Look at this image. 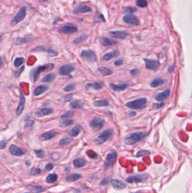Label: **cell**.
<instances>
[{
	"label": "cell",
	"mask_w": 192,
	"mask_h": 193,
	"mask_svg": "<svg viewBox=\"0 0 192 193\" xmlns=\"http://www.w3.org/2000/svg\"><path fill=\"white\" fill-rule=\"evenodd\" d=\"M54 68L53 63H48L42 66H39L32 68L30 73L31 80L33 82H36L38 80L40 74L43 71H49L52 70Z\"/></svg>",
	"instance_id": "1"
},
{
	"label": "cell",
	"mask_w": 192,
	"mask_h": 193,
	"mask_svg": "<svg viewBox=\"0 0 192 193\" xmlns=\"http://www.w3.org/2000/svg\"><path fill=\"white\" fill-rule=\"evenodd\" d=\"M147 135L146 132H137L131 133L126 135L124 137V141L126 144L128 145H132L139 141L143 140Z\"/></svg>",
	"instance_id": "2"
},
{
	"label": "cell",
	"mask_w": 192,
	"mask_h": 193,
	"mask_svg": "<svg viewBox=\"0 0 192 193\" xmlns=\"http://www.w3.org/2000/svg\"><path fill=\"white\" fill-rule=\"evenodd\" d=\"M148 99L146 98H140L127 102L126 106L132 109L142 110L146 107Z\"/></svg>",
	"instance_id": "3"
},
{
	"label": "cell",
	"mask_w": 192,
	"mask_h": 193,
	"mask_svg": "<svg viewBox=\"0 0 192 193\" xmlns=\"http://www.w3.org/2000/svg\"><path fill=\"white\" fill-rule=\"evenodd\" d=\"M113 134V131L112 129H108L104 132H103L100 135L97 137L96 139L94 140V142L96 145H100L106 141H107L109 139H110Z\"/></svg>",
	"instance_id": "4"
},
{
	"label": "cell",
	"mask_w": 192,
	"mask_h": 193,
	"mask_svg": "<svg viewBox=\"0 0 192 193\" xmlns=\"http://www.w3.org/2000/svg\"><path fill=\"white\" fill-rule=\"evenodd\" d=\"M105 123V121L104 119H102L100 117H95L92 120L90 121L89 124V126L92 128V129L95 131H99L100 129L103 128V127L104 126Z\"/></svg>",
	"instance_id": "5"
},
{
	"label": "cell",
	"mask_w": 192,
	"mask_h": 193,
	"mask_svg": "<svg viewBox=\"0 0 192 193\" xmlns=\"http://www.w3.org/2000/svg\"><path fill=\"white\" fill-rule=\"evenodd\" d=\"M81 57L83 60L90 63L96 61L97 57L95 53L91 50H84L81 53Z\"/></svg>",
	"instance_id": "6"
},
{
	"label": "cell",
	"mask_w": 192,
	"mask_h": 193,
	"mask_svg": "<svg viewBox=\"0 0 192 193\" xmlns=\"http://www.w3.org/2000/svg\"><path fill=\"white\" fill-rule=\"evenodd\" d=\"M26 16V7L21 8L11 21V26H14L22 21Z\"/></svg>",
	"instance_id": "7"
},
{
	"label": "cell",
	"mask_w": 192,
	"mask_h": 193,
	"mask_svg": "<svg viewBox=\"0 0 192 193\" xmlns=\"http://www.w3.org/2000/svg\"><path fill=\"white\" fill-rule=\"evenodd\" d=\"M148 178V176L146 174H141L134 176H131L126 178V181L128 183H134V182H140L146 181Z\"/></svg>",
	"instance_id": "8"
},
{
	"label": "cell",
	"mask_w": 192,
	"mask_h": 193,
	"mask_svg": "<svg viewBox=\"0 0 192 193\" xmlns=\"http://www.w3.org/2000/svg\"><path fill=\"white\" fill-rule=\"evenodd\" d=\"M32 52H45L50 57H56L58 55V53L55 52L50 48H47L45 46H37L32 50Z\"/></svg>",
	"instance_id": "9"
},
{
	"label": "cell",
	"mask_w": 192,
	"mask_h": 193,
	"mask_svg": "<svg viewBox=\"0 0 192 193\" xmlns=\"http://www.w3.org/2000/svg\"><path fill=\"white\" fill-rule=\"evenodd\" d=\"M117 155L115 152H112L108 154L104 162V167L105 170L112 166L113 164L115 163L117 159Z\"/></svg>",
	"instance_id": "10"
},
{
	"label": "cell",
	"mask_w": 192,
	"mask_h": 193,
	"mask_svg": "<svg viewBox=\"0 0 192 193\" xmlns=\"http://www.w3.org/2000/svg\"><path fill=\"white\" fill-rule=\"evenodd\" d=\"M19 90L20 93V99H19V104L18 105V107L16 110V114L17 115H20L23 112L25 104V98L23 94V92L20 89H19Z\"/></svg>",
	"instance_id": "11"
},
{
	"label": "cell",
	"mask_w": 192,
	"mask_h": 193,
	"mask_svg": "<svg viewBox=\"0 0 192 193\" xmlns=\"http://www.w3.org/2000/svg\"><path fill=\"white\" fill-rule=\"evenodd\" d=\"M123 21L124 22L132 26H138L140 24L138 18L134 15H125L123 16Z\"/></svg>",
	"instance_id": "12"
},
{
	"label": "cell",
	"mask_w": 192,
	"mask_h": 193,
	"mask_svg": "<svg viewBox=\"0 0 192 193\" xmlns=\"http://www.w3.org/2000/svg\"><path fill=\"white\" fill-rule=\"evenodd\" d=\"M8 151L10 153L14 156H22L25 154L24 150L18 147L15 145H11L8 148Z\"/></svg>",
	"instance_id": "13"
},
{
	"label": "cell",
	"mask_w": 192,
	"mask_h": 193,
	"mask_svg": "<svg viewBox=\"0 0 192 193\" xmlns=\"http://www.w3.org/2000/svg\"><path fill=\"white\" fill-rule=\"evenodd\" d=\"M144 60L146 63V67L148 70L155 71L159 68L160 63L158 61L146 58H144Z\"/></svg>",
	"instance_id": "14"
},
{
	"label": "cell",
	"mask_w": 192,
	"mask_h": 193,
	"mask_svg": "<svg viewBox=\"0 0 192 193\" xmlns=\"http://www.w3.org/2000/svg\"><path fill=\"white\" fill-rule=\"evenodd\" d=\"M53 112H54V110L53 109L49 107H45L35 111L34 116L36 118H42L45 116L51 115Z\"/></svg>",
	"instance_id": "15"
},
{
	"label": "cell",
	"mask_w": 192,
	"mask_h": 193,
	"mask_svg": "<svg viewBox=\"0 0 192 193\" xmlns=\"http://www.w3.org/2000/svg\"><path fill=\"white\" fill-rule=\"evenodd\" d=\"M58 31L60 33H64V34H72L78 31V28L74 26H69L66 25L60 28H59Z\"/></svg>",
	"instance_id": "16"
},
{
	"label": "cell",
	"mask_w": 192,
	"mask_h": 193,
	"mask_svg": "<svg viewBox=\"0 0 192 193\" xmlns=\"http://www.w3.org/2000/svg\"><path fill=\"white\" fill-rule=\"evenodd\" d=\"M75 70V67L70 65H65L59 68V74L63 76H68Z\"/></svg>",
	"instance_id": "17"
},
{
	"label": "cell",
	"mask_w": 192,
	"mask_h": 193,
	"mask_svg": "<svg viewBox=\"0 0 192 193\" xmlns=\"http://www.w3.org/2000/svg\"><path fill=\"white\" fill-rule=\"evenodd\" d=\"M169 94H170V90L169 89H166L162 92L157 93L154 96V99L157 101L162 102L168 98L169 96Z\"/></svg>",
	"instance_id": "18"
},
{
	"label": "cell",
	"mask_w": 192,
	"mask_h": 193,
	"mask_svg": "<svg viewBox=\"0 0 192 193\" xmlns=\"http://www.w3.org/2000/svg\"><path fill=\"white\" fill-rule=\"evenodd\" d=\"M109 35L111 37L121 39V40H124L127 36L129 35V33L125 31H111L109 32Z\"/></svg>",
	"instance_id": "19"
},
{
	"label": "cell",
	"mask_w": 192,
	"mask_h": 193,
	"mask_svg": "<svg viewBox=\"0 0 192 193\" xmlns=\"http://www.w3.org/2000/svg\"><path fill=\"white\" fill-rule=\"evenodd\" d=\"M50 88L49 86L47 85H40L34 90V95L35 96H39L45 93Z\"/></svg>",
	"instance_id": "20"
},
{
	"label": "cell",
	"mask_w": 192,
	"mask_h": 193,
	"mask_svg": "<svg viewBox=\"0 0 192 193\" xmlns=\"http://www.w3.org/2000/svg\"><path fill=\"white\" fill-rule=\"evenodd\" d=\"M110 184L116 190H122L126 187V185L122 181L118 180L112 179L110 180Z\"/></svg>",
	"instance_id": "21"
},
{
	"label": "cell",
	"mask_w": 192,
	"mask_h": 193,
	"mask_svg": "<svg viewBox=\"0 0 192 193\" xmlns=\"http://www.w3.org/2000/svg\"><path fill=\"white\" fill-rule=\"evenodd\" d=\"M58 133L56 132H47L42 134L39 137V140L41 141H47L53 138L56 136Z\"/></svg>",
	"instance_id": "22"
},
{
	"label": "cell",
	"mask_w": 192,
	"mask_h": 193,
	"mask_svg": "<svg viewBox=\"0 0 192 193\" xmlns=\"http://www.w3.org/2000/svg\"><path fill=\"white\" fill-rule=\"evenodd\" d=\"M104 87V84L100 82H95L92 83H87L85 88L86 89H92L95 90H99L102 89Z\"/></svg>",
	"instance_id": "23"
},
{
	"label": "cell",
	"mask_w": 192,
	"mask_h": 193,
	"mask_svg": "<svg viewBox=\"0 0 192 193\" xmlns=\"http://www.w3.org/2000/svg\"><path fill=\"white\" fill-rule=\"evenodd\" d=\"M109 88L115 92H122L127 89V85L126 84H110L109 85Z\"/></svg>",
	"instance_id": "24"
},
{
	"label": "cell",
	"mask_w": 192,
	"mask_h": 193,
	"mask_svg": "<svg viewBox=\"0 0 192 193\" xmlns=\"http://www.w3.org/2000/svg\"><path fill=\"white\" fill-rule=\"evenodd\" d=\"M100 44L104 46H114L117 44V43L115 41L111 40L107 37H101L100 39Z\"/></svg>",
	"instance_id": "25"
},
{
	"label": "cell",
	"mask_w": 192,
	"mask_h": 193,
	"mask_svg": "<svg viewBox=\"0 0 192 193\" xmlns=\"http://www.w3.org/2000/svg\"><path fill=\"white\" fill-rule=\"evenodd\" d=\"M27 188L32 192L33 193H41L45 192L46 189L42 186H39L33 185H29L27 186Z\"/></svg>",
	"instance_id": "26"
},
{
	"label": "cell",
	"mask_w": 192,
	"mask_h": 193,
	"mask_svg": "<svg viewBox=\"0 0 192 193\" xmlns=\"http://www.w3.org/2000/svg\"><path fill=\"white\" fill-rule=\"evenodd\" d=\"M166 82V80L161 78V77H157V78H155V79H154L151 82L150 86L154 88H157L160 85L165 84Z\"/></svg>",
	"instance_id": "27"
},
{
	"label": "cell",
	"mask_w": 192,
	"mask_h": 193,
	"mask_svg": "<svg viewBox=\"0 0 192 193\" xmlns=\"http://www.w3.org/2000/svg\"><path fill=\"white\" fill-rule=\"evenodd\" d=\"M32 40L30 37H18L14 40V43L15 45H21L31 41Z\"/></svg>",
	"instance_id": "28"
},
{
	"label": "cell",
	"mask_w": 192,
	"mask_h": 193,
	"mask_svg": "<svg viewBox=\"0 0 192 193\" xmlns=\"http://www.w3.org/2000/svg\"><path fill=\"white\" fill-rule=\"evenodd\" d=\"M92 9L89 6L84 5V6H80L78 8H76L74 10V13L75 14H79V13H86L90 11H91Z\"/></svg>",
	"instance_id": "29"
},
{
	"label": "cell",
	"mask_w": 192,
	"mask_h": 193,
	"mask_svg": "<svg viewBox=\"0 0 192 193\" xmlns=\"http://www.w3.org/2000/svg\"><path fill=\"white\" fill-rule=\"evenodd\" d=\"M119 55V52L117 50H115L111 52L108 53L103 55V59L105 61H109L113 58L117 57Z\"/></svg>",
	"instance_id": "30"
},
{
	"label": "cell",
	"mask_w": 192,
	"mask_h": 193,
	"mask_svg": "<svg viewBox=\"0 0 192 193\" xmlns=\"http://www.w3.org/2000/svg\"><path fill=\"white\" fill-rule=\"evenodd\" d=\"M86 160L83 158H77L73 161V165L76 168H79L83 167L86 164Z\"/></svg>",
	"instance_id": "31"
},
{
	"label": "cell",
	"mask_w": 192,
	"mask_h": 193,
	"mask_svg": "<svg viewBox=\"0 0 192 193\" xmlns=\"http://www.w3.org/2000/svg\"><path fill=\"white\" fill-rule=\"evenodd\" d=\"M98 71L102 76H107L113 74V72L109 68L105 67H100L98 68Z\"/></svg>",
	"instance_id": "32"
},
{
	"label": "cell",
	"mask_w": 192,
	"mask_h": 193,
	"mask_svg": "<svg viewBox=\"0 0 192 193\" xmlns=\"http://www.w3.org/2000/svg\"><path fill=\"white\" fill-rule=\"evenodd\" d=\"M81 177V175L80 174L77 173H74L72 175H69L65 177V180L67 182H75L78 180Z\"/></svg>",
	"instance_id": "33"
},
{
	"label": "cell",
	"mask_w": 192,
	"mask_h": 193,
	"mask_svg": "<svg viewBox=\"0 0 192 193\" xmlns=\"http://www.w3.org/2000/svg\"><path fill=\"white\" fill-rule=\"evenodd\" d=\"M109 104V101L107 99H102V100H98L95 101L94 106L98 107H107Z\"/></svg>",
	"instance_id": "34"
},
{
	"label": "cell",
	"mask_w": 192,
	"mask_h": 193,
	"mask_svg": "<svg viewBox=\"0 0 192 193\" xmlns=\"http://www.w3.org/2000/svg\"><path fill=\"white\" fill-rule=\"evenodd\" d=\"M69 106L72 109H80L83 107V103L81 101H75L70 103Z\"/></svg>",
	"instance_id": "35"
},
{
	"label": "cell",
	"mask_w": 192,
	"mask_h": 193,
	"mask_svg": "<svg viewBox=\"0 0 192 193\" xmlns=\"http://www.w3.org/2000/svg\"><path fill=\"white\" fill-rule=\"evenodd\" d=\"M56 77L55 74L54 73H50L49 74L46 75L45 77H44L42 79V82H53Z\"/></svg>",
	"instance_id": "36"
},
{
	"label": "cell",
	"mask_w": 192,
	"mask_h": 193,
	"mask_svg": "<svg viewBox=\"0 0 192 193\" xmlns=\"http://www.w3.org/2000/svg\"><path fill=\"white\" fill-rule=\"evenodd\" d=\"M87 35H81L78 37H76L74 39V40L73 41V44L75 45H78L79 44H81L83 42H84L85 40L87 38Z\"/></svg>",
	"instance_id": "37"
},
{
	"label": "cell",
	"mask_w": 192,
	"mask_h": 193,
	"mask_svg": "<svg viewBox=\"0 0 192 193\" xmlns=\"http://www.w3.org/2000/svg\"><path fill=\"white\" fill-rule=\"evenodd\" d=\"M58 179V175L56 174L53 173L48 175V176L46 177V181L47 183L48 184H53Z\"/></svg>",
	"instance_id": "38"
},
{
	"label": "cell",
	"mask_w": 192,
	"mask_h": 193,
	"mask_svg": "<svg viewBox=\"0 0 192 193\" xmlns=\"http://www.w3.org/2000/svg\"><path fill=\"white\" fill-rule=\"evenodd\" d=\"M81 131V128L80 126H74L70 131V136L73 137H77L78 136V134L80 133Z\"/></svg>",
	"instance_id": "39"
},
{
	"label": "cell",
	"mask_w": 192,
	"mask_h": 193,
	"mask_svg": "<svg viewBox=\"0 0 192 193\" xmlns=\"http://www.w3.org/2000/svg\"><path fill=\"white\" fill-rule=\"evenodd\" d=\"M73 121L72 120L69 119H65L64 120H62V121L60 122L59 123V126L61 127H67V126H70L73 124Z\"/></svg>",
	"instance_id": "40"
},
{
	"label": "cell",
	"mask_w": 192,
	"mask_h": 193,
	"mask_svg": "<svg viewBox=\"0 0 192 193\" xmlns=\"http://www.w3.org/2000/svg\"><path fill=\"white\" fill-rule=\"evenodd\" d=\"M75 88H76V84H73V83H71V84H69L68 85H67V86H65L63 90L65 91V92H70V91H72V90H75Z\"/></svg>",
	"instance_id": "41"
},
{
	"label": "cell",
	"mask_w": 192,
	"mask_h": 193,
	"mask_svg": "<svg viewBox=\"0 0 192 193\" xmlns=\"http://www.w3.org/2000/svg\"><path fill=\"white\" fill-rule=\"evenodd\" d=\"M24 58L22 57L16 58L14 62V66L15 67H19L20 66H21L24 63Z\"/></svg>",
	"instance_id": "42"
},
{
	"label": "cell",
	"mask_w": 192,
	"mask_h": 193,
	"mask_svg": "<svg viewBox=\"0 0 192 193\" xmlns=\"http://www.w3.org/2000/svg\"><path fill=\"white\" fill-rule=\"evenodd\" d=\"M72 142V139L68 137H64L59 142L60 145H67L70 143Z\"/></svg>",
	"instance_id": "43"
},
{
	"label": "cell",
	"mask_w": 192,
	"mask_h": 193,
	"mask_svg": "<svg viewBox=\"0 0 192 193\" xmlns=\"http://www.w3.org/2000/svg\"><path fill=\"white\" fill-rule=\"evenodd\" d=\"M136 4L140 8H146L148 5V2L146 0H137Z\"/></svg>",
	"instance_id": "44"
},
{
	"label": "cell",
	"mask_w": 192,
	"mask_h": 193,
	"mask_svg": "<svg viewBox=\"0 0 192 193\" xmlns=\"http://www.w3.org/2000/svg\"><path fill=\"white\" fill-rule=\"evenodd\" d=\"M74 115H75V112L72 111H69L66 112L64 113L63 114H62V115L60 116V118H63V119L68 118L70 117L73 116Z\"/></svg>",
	"instance_id": "45"
},
{
	"label": "cell",
	"mask_w": 192,
	"mask_h": 193,
	"mask_svg": "<svg viewBox=\"0 0 192 193\" xmlns=\"http://www.w3.org/2000/svg\"><path fill=\"white\" fill-rule=\"evenodd\" d=\"M34 153L39 158H44L45 157V153L42 150H34Z\"/></svg>",
	"instance_id": "46"
},
{
	"label": "cell",
	"mask_w": 192,
	"mask_h": 193,
	"mask_svg": "<svg viewBox=\"0 0 192 193\" xmlns=\"http://www.w3.org/2000/svg\"><path fill=\"white\" fill-rule=\"evenodd\" d=\"M151 153L149 151H146V150H141V151H139L136 155V157H141V156H144V155H149Z\"/></svg>",
	"instance_id": "47"
},
{
	"label": "cell",
	"mask_w": 192,
	"mask_h": 193,
	"mask_svg": "<svg viewBox=\"0 0 192 193\" xmlns=\"http://www.w3.org/2000/svg\"><path fill=\"white\" fill-rule=\"evenodd\" d=\"M137 9L135 8H132V7H127V8H124V12L129 13V14H132L134 13V12L136 11Z\"/></svg>",
	"instance_id": "48"
},
{
	"label": "cell",
	"mask_w": 192,
	"mask_h": 193,
	"mask_svg": "<svg viewBox=\"0 0 192 193\" xmlns=\"http://www.w3.org/2000/svg\"><path fill=\"white\" fill-rule=\"evenodd\" d=\"M24 70V66H23L22 67H20V68L18 69L15 71V72H14V75L16 77H19V76L21 75L22 72H23Z\"/></svg>",
	"instance_id": "49"
},
{
	"label": "cell",
	"mask_w": 192,
	"mask_h": 193,
	"mask_svg": "<svg viewBox=\"0 0 192 193\" xmlns=\"http://www.w3.org/2000/svg\"><path fill=\"white\" fill-rule=\"evenodd\" d=\"M165 104L163 102H160L159 104H153V109L154 110H158L161 109L162 107L164 106Z\"/></svg>",
	"instance_id": "50"
},
{
	"label": "cell",
	"mask_w": 192,
	"mask_h": 193,
	"mask_svg": "<svg viewBox=\"0 0 192 193\" xmlns=\"http://www.w3.org/2000/svg\"><path fill=\"white\" fill-rule=\"evenodd\" d=\"M72 94H68V95H66L65 96H63L62 98H60V100L62 101H63L64 102H66V101H70L72 98Z\"/></svg>",
	"instance_id": "51"
},
{
	"label": "cell",
	"mask_w": 192,
	"mask_h": 193,
	"mask_svg": "<svg viewBox=\"0 0 192 193\" xmlns=\"http://www.w3.org/2000/svg\"><path fill=\"white\" fill-rule=\"evenodd\" d=\"M54 165L53 164L49 163L47 164L45 167V170L48 172V171H51L54 168Z\"/></svg>",
	"instance_id": "52"
},
{
	"label": "cell",
	"mask_w": 192,
	"mask_h": 193,
	"mask_svg": "<svg viewBox=\"0 0 192 193\" xmlns=\"http://www.w3.org/2000/svg\"><path fill=\"white\" fill-rule=\"evenodd\" d=\"M41 170L39 168H37L31 171V174L33 176H36V175H39L41 173Z\"/></svg>",
	"instance_id": "53"
},
{
	"label": "cell",
	"mask_w": 192,
	"mask_h": 193,
	"mask_svg": "<svg viewBox=\"0 0 192 193\" xmlns=\"http://www.w3.org/2000/svg\"><path fill=\"white\" fill-rule=\"evenodd\" d=\"M123 63H124L123 60H122V59H120V60H115V63H114V64H115V66H122L123 65Z\"/></svg>",
	"instance_id": "54"
},
{
	"label": "cell",
	"mask_w": 192,
	"mask_h": 193,
	"mask_svg": "<svg viewBox=\"0 0 192 193\" xmlns=\"http://www.w3.org/2000/svg\"><path fill=\"white\" fill-rule=\"evenodd\" d=\"M109 182L108 178H104L100 182V185H107Z\"/></svg>",
	"instance_id": "55"
},
{
	"label": "cell",
	"mask_w": 192,
	"mask_h": 193,
	"mask_svg": "<svg viewBox=\"0 0 192 193\" xmlns=\"http://www.w3.org/2000/svg\"><path fill=\"white\" fill-rule=\"evenodd\" d=\"M130 74L131 75L135 76V75L138 74L139 71L137 69H132L131 70H130Z\"/></svg>",
	"instance_id": "56"
},
{
	"label": "cell",
	"mask_w": 192,
	"mask_h": 193,
	"mask_svg": "<svg viewBox=\"0 0 192 193\" xmlns=\"http://www.w3.org/2000/svg\"><path fill=\"white\" fill-rule=\"evenodd\" d=\"M6 147V143L3 140L1 141V150L4 149Z\"/></svg>",
	"instance_id": "57"
},
{
	"label": "cell",
	"mask_w": 192,
	"mask_h": 193,
	"mask_svg": "<svg viewBox=\"0 0 192 193\" xmlns=\"http://www.w3.org/2000/svg\"><path fill=\"white\" fill-rule=\"evenodd\" d=\"M58 155V153H53L51 155V157L53 158V159H54L55 160H56L57 159H58L57 158H56V155Z\"/></svg>",
	"instance_id": "58"
},
{
	"label": "cell",
	"mask_w": 192,
	"mask_h": 193,
	"mask_svg": "<svg viewBox=\"0 0 192 193\" xmlns=\"http://www.w3.org/2000/svg\"><path fill=\"white\" fill-rule=\"evenodd\" d=\"M174 65H171L170 66L169 68H168V71L170 72V73H172L173 71H174Z\"/></svg>",
	"instance_id": "59"
},
{
	"label": "cell",
	"mask_w": 192,
	"mask_h": 193,
	"mask_svg": "<svg viewBox=\"0 0 192 193\" xmlns=\"http://www.w3.org/2000/svg\"><path fill=\"white\" fill-rule=\"evenodd\" d=\"M136 113L135 112L132 111L131 112H130L129 115V116H130V117H133V116H135V115H136Z\"/></svg>",
	"instance_id": "60"
},
{
	"label": "cell",
	"mask_w": 192,
	"mask_h": 193,
	"mask_svg": "<svg viewBox=\"0 0 192 193\" xmlns=\"http://www.w3.org/2000/svg\"><path fill=\"white\" fill-rule=\"evenodd\" d=\"M40 1V2H46V1H49V0H39Z\"/></svg>",
	"instance_id": "61"
},
{
	"label": "cell",
	"mask_w": 192,
	"mask_h": 193,
	"mask_svg": "<svg viewBox=\"0 0 192 193\" xmlns=\"http://www.w3.org/2000/svg\"><path fill=\"white\" fill-rule=\"evenodd\" d=\"M191 98H192V94H191Z\"/></svg>",
	"instance_id": "62"
},
{
	"label": "cell",
	"mask_w": 192,
	"mask_h": 193,
	"mask_svg": "<svg viewBox=\"0 0 192 193\" xmlns=\"http://www.w3.org/2000/svg\"></svg>",
	"instance_id": "63"
}]
</instances>
